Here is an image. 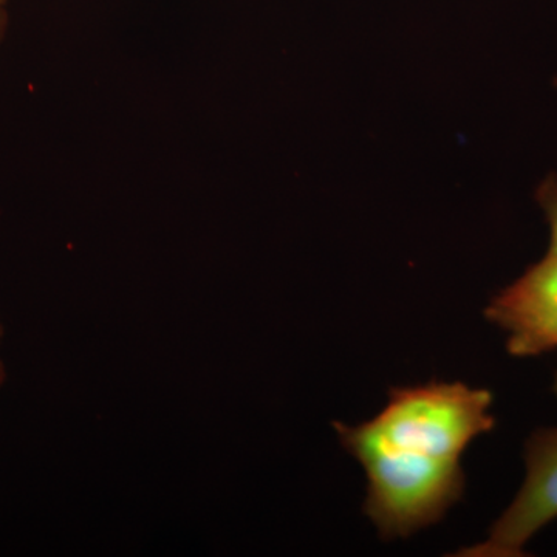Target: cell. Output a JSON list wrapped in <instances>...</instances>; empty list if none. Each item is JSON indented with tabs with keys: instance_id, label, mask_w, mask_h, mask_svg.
<instances>
[{
	"instance_id": "2",
	"label": "cell",
	"mask_w": 557,
	"mask_h": 557,
	"mask_svg": "<svg viewBox=\"0 0 557 557\" xmlns=\"http://www.w3.org/2000/svg\"><path fill=\"white\" fill-rule=\"evenodd\" d=\"M527 479L483 542L460 557H520L542 528L557 519V428L539 429L525 448Z\"/></svg>"
},
{
	"instance_id": "4",
	"label": "cell",
	"mask_w": 557,
	"mask_h": 557,
	"mask_svg": "<svg viewBox=\"0 0 557 557\" xmlns=\"http://www.w3.org/2000/svg\"><path fill=\"white\" fill-rule=\"evenodd\" d=\"M536 200L549 225L548 252L557 256V175H549L539 185Z\"/></svg>"
},
{
	"instance_id": "3",
	"label": "cell",
	"mask_w": 557,
	"mask_h": 557,
	"mask_svg": "<svg viewBox=\"0 0 557 557\" xmlns=\"http://www.w3.org/2000/svg\"><path fill=\"white\" fill-rule=\"evenodd\" d=\"M485 318L507 333L512 357H539L556 350L557 256L548 252L494 296Z\"/></svg>"
},
{
	"instance_id": "5",
	"label": "cell",
	"mask_w": 557,
	"mask_h": 557,
	"mask_svg": "<svg viewBox=\"0 0 557 557\" xmlns=\"http://www.w3.org/2000/svg\"><path fill=\"white\" fill-rule=\"evenodd\" d=\"M7 30H9V13H7L5 7H0V44L5 38Z\"/></svg>"
},
{
	"instance_id": "7",
	"label": "cell",
	"mask_w": 557,
	"mask_h": 557,
	"mask_svg": "<svg viewBox=\"0 0 557 557\" xmlns=\"http://www.w3.org/2000/svg\"><path fill=\"white\" fill-rule=\"evenodd\" d=\"M555 394L557 395V373H556V380H555Z\"/></svg>"
},
{
	"instance_id": "6",
	"label": "cell",
	"mask_w": 557,
	"mask_h": 557,
	"mask_svg": "<svg viewBox=\"0 0 557 557\" xmlns=\"http://www.w3.org/2000/svg\"><path fill=\"white\" fill-rule=\"evenodd\" d=\"M0 338H2V324H0ZM3 379H5V372H3L2 361H0V383H2Z\"/></svg>"
},
{
	"instance_id": "8",
	"label": "cell",
	"mask_w": 557,
	"mask_h": 557,
	"mask_svg": "<svg viewBox=\"0 0 557 557\" xmlns=\"http://www.w3.org/2000/svg\"><path fill=\"white\" fill-rule=\"evenodd\" d=\"M7 0H0V7H5Z\"/></svg>"
},
{
	"instance_id": "1",
	"label": "cell",
	"mask_w": 557,
	"mask_h": 557,
	"mask_svg": "<svg viewBox=\"0 0 557 557\" xmlns=\"http://www.w3.org/2000/svg\"><path fill=\"white\" fill-rule=\"evenodd\" d=\"M491 406L486 388L432 381L392 388L379 416L335 429L370 486L406 497H457L465 493L461 456L496 426Z\"/></svg>"
}]
</instances>
